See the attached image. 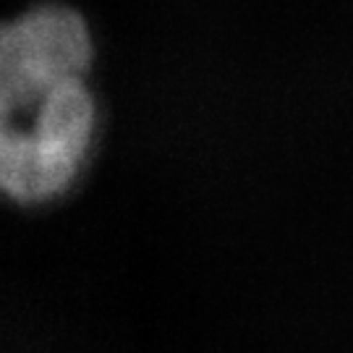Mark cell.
I'll list each match as a JSON object with an SVG mask.
<instances>
[{
	"label": "cell",
	"mask_w": 353,
	"mask_h": 353,
	"mask_svg": "<svg viewBox=\"0 0 353 353\" xmlns=\"http://www.w3.org/2000/svg\"><path fill=\"white\" fill-rule=\"evenodd\" d=\"M84 16L39 3L0 21V191L42 202L71 183L94 131Z\"/></svg>",
	"instance_id": "1"
}]
</instances>
